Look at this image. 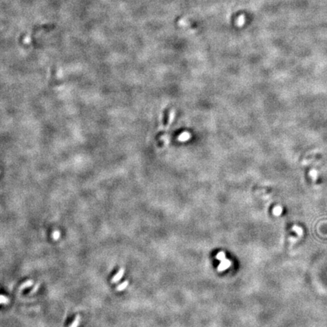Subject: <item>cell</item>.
Listing matches in <instances>:
<instances>
[{"mask_svg": "<svg viewBox=\"0 0 327 327\" xmlns=\"http://www.w3.org/2000/svg\"><path fill=\"white\" fill-rule=\"evenodd\" d=\"M124 274V268H120V269L118 271V273L115 274L114 277H112V279H111V282L116 283V282H119L120 279H121L122 277H123Z\"/></svg>", "mask_w": 327, "mask_h": 327, "instance_id": "1", "label": "cell"}, {"mask_svg": "<svg viewBox=\"0 0 327 327\" xmlns=\"http://www.w3.org/2000/svg\"><path fill=\"white\" fill-rule=\"evenodd\" d=\"M129 285V281L128 280H126L124 281V282H123L122 283H120V284L118 285V286L116 287V289L117 291H123L124 289H125Z\"/></svg>", "mask_w": 327, "mask_h": 327, "instance_id": "2", "label": "cell"}, {"mask_svg": "<svg viewBox=\"0 0 327 327\" xmlns=\"http://www.w3.org/2000/svg\"><path fill=\"white\" fill-rule=\"evenodd\" d=\"M33 284H34V281L33 280H31V279H30V280H27L26 282L22 283V285L20 286V289L22 290L24 288L30 287V286H33Z\"/></svg>", "mask_w": 327, "mask_h": 327, "instance_id": "3", "label": "cell"}, {"mask_svg": "<svg viewBox=\"0 0 327 327\" xmlns=\"http://www.w3.org/2000/svg\"><path fill=\"white\" fill-rule=\"evenodd\" d=\"M80 323V316L76 315L69 327H77Z\"/></svg>", "mask_w": 327, "mask_h": 327, "instance_id": "4", "label": "cell"}, {"mask_svg": "<svg viewBox=\"0 0 327 327\" xmlns=\"http://www.w3.org/2000/svg\"><path fill=\"white\" fill-rule=\"evenodd\" d=\"M60 235H61V233H60L58 230H55L54 232H52V238L54 240H58L60 238Z\"/></svg>", "mask_w": 327, "mask_h": 327, "instance_id": "5", "label": "cell"}, {"mask_svg": "<svg viewBox=\"0 0 327 327\" xmlns=\"http://www.w3.org/2000/svg\"><path fill=\"white\" fill-rule=\"evenodd\" d=\"M245 21V17L243 15H242L238 18V20H237V21H236V24L239 25V26H242V25L244 24Z\"/></svg>", "mask_w": 327, "mask_h": 327, "instance_id": "6", "label": "cell"}, {"mask_svg": "<svg viewBox=\"0 0 327 327\" xmlns=\"http://www.w3.org/2000/svg\"><path fill=\"white\" fill-rule=\"evenodd\" d=\"M9 301V299L7 297H5V295H1V303L3 304H8Z\"/></svg>", "mask_w": 327, "mask_h": 327, "instance_id": "7", "label": "cell"}, {"mask_svg": "<svg viewBox=\"0 0 327 327\" xmlns=\"http://www.w3.org/2000/svg\"><path fill=\"white\" fill-rule=\"evenodd\" d=\"M39 287H40V284H36V286H35V287H34V288H33L32 290H31L30 294H34V293H35V292L38 290V288H39Z\"/></svg>", "mask_w": 327, "mask_h": 327, "instance_id": "8", "label": "cell"}]
</instances>
